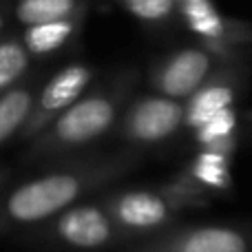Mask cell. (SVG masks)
Listing matches in <instances>:
<instances>
[{
  "label": "cell",
  "instance_id": "cell-18",
  "mask_svg": "<svg viewBox=\"0 0 252 252\" xmlns=\"http://www.w3.org/2000/svg\"><path fill=\"white\" fill-rule=\"evenodd\" d=\"M7 18H9V2L0 0V33H2L4 25H7Z\"/></svg>",
  "mask_w": 252,
  "mask_h": 252
},
{
  "label": "cell",
  "instance_id": "cell-4",
  "mask_svg": "<svg viewBox=\"0 0 252 252\" xmlns=\"http://www.w3.org/2000/svg\"><path fill=\"white\" fill-rule=\"evenodd\" d=\"M93 80V69L87 64H69L60 69L38 93L33 100V109L27 120L22 133L18 135L20 142H31L38 133H42L66 106H71L78 97L84 95L87 87Z\"/></svg>",
  "mask_w": 252,
  "mask_h": 252
},
{
  "label": "cell",
  "instance_id": "cell-5",
  "mask_svg": "<svg viewBox=\"0 0 252 252\" xmlns=\"http://www.w3.org/2000/svg\"><path fill=\"white\" fill-rule=\"evenodd\" d=\"M49 221L51 223L44 228L42 237L75 250L104 248L106 244L113 241L115 232H118V226L109 217L104 206L93 204L69 206Z\"/></svg>",
  "mask_w": 252,
  "mask_h": 252
},
{
  "label": "cell",
  "instance_id": "cell-12",
  "mask_svg": "<svg viewBox=\"0 0 252 252\" xmlns=\"http://www.w3.org/2000/svg\"><path fill=\"white\" fill-rule=\"evenodd\" d=\"M78 27H80V18L31 25V27H25L20 40L31 58H47V56H51V53L60 51L75 35Z\"/></svg>",
  "mask_w": 252,
  "mask_h": 252
},
{
  "label": "cell",
  "instance_id": "cell-14",
  "mask_svg": "<svg viewBox=\"0 0 252 252\" xmlns=\"http://www.w3.org/2000/svg\"><path fill=\"white\" fill-rule=\"evenodd\" d=\"M190 177L204 188H213V190H226L232 184L230 177V157L228 153L221 151H204L195 157L190 166Z\"/></svg>",
  "mask_w": 252,
  "mask_h": 252
},
{
  "label": "cell",
  "instance_id": "cell-1",
  "mask_svg": "<svg viewBox=\"0 0 252 252\" xmlns=\"http://www.w3.org/2000/svg\"><path fill=\"white\" fill-rule=\"evenodd\" d=\"M115 168L109 166H71L40 175L29 182L0 192V237L25 226H38L69 206H73L84 192L106 182Z\"/></svg>",
  "mask_w": 252,
  "mask_h": 252
},
{
  "label": "cell",
  "instance_id": "cell-2",
  "mask_svg": "<svg viewBox=\"0 0 252 252\" xmlns=\"http://www.w3.org/2000/svg\"><path fill=\"white\" fill-rule=\"evenodd\" d=\"M126 91H128L126 84H118L113 89L78 97L42 133H38L31 142H27L29 144L27 157L31 159L56 157L95 142L106 130L113 128Z\"/></svg>",
  "mask_w": 252,
  "mask_h": 252
},
{
  "label": "cell",
  "instance_id": "cell-3",
  "mask_svg": "<svg viewBox=\"0 0 252 252\" xmlns=\"http://www.w3.org/2000/svg\"><path fill=\"white\" fill-rule=\"evenodd\" d=\"M186 195H195V192L188 190L186 186H173L166 192L126 190L106 199L104 210L113 219L115 226L122 228V230L146 232L161 228L173 217L175 208L188 204L190 197Z\"/></svg>",
  "mask_w": 252,
  "mask_h": 252
},
{
  "label": "cell",
  "instance_id": "cell-19",
  "mask_svg": "<svg viewBox=\"0 0 252 252\" xmlns=\"http://www.w3.org/2000/svg\"><path fill=\"white\" fill-rule=\"evenodd\" d=\"M7 182H9V170L0 166V192H2V188L7 186Z\"/></svg>",
  "mask_w": 252,
  "mask_h": 252
},
{
  "label": "cell",
  "instance_id": "cell-16",
  "mask_svg": "<svg viewBox=\"0 0 252 252\" xmlns=\"http://www.w3.org/2000/svg\"><path fill=\"white\" fill-rule=\"evenodd\" d=\"M235 130H237V113L235 109H226L221 113H217L215 118H210L206 124H201L195 130V137L208 151H221L230 155V151L237 144Z\"/></svg>",
  "mask_w": 252,
  "mask_h": 252
},
{
  "label": "cell",
  "instance_id": "cell-17",
  "mask_svg": "<svg viewBox=\"0 0 252 252\" xmlns=\"http://www.w3.org/2000/svg\"><path fill=\"white\" fill-rule=\"evenodd\" d=\"M122 4L130 16L142 22H164L175 7L173 0H122Z\"/></svg>",
  "mask_w": 252,
  "mask_h": 252
},
{
  "label": "cell",
  "instance_id": "cell-20",
  "mask_svg": "<svg viewBox=\"0 0 252 252\" xmlns=\"http://www.w3.org/2000/svg\"><path fill=\"white\" fill-rule=\"evenodd\" d=\"M248 40H252V35H248Z\"/></svg>",
  "mask_w": 252,
  "mask_h": 252
},
{
  "label": "cell",
  "instance_id": "cell-10",
  "mask_svg": "<svg viewBox=\"0 0 252 252\" xmlns=\"http://www.w3.org/2000/svg\"><path fill=\"white\" fill-rule=\"evenodd\" d=\"M235 87L228 80H213L208 84H201L190 95L188 104L184 106V124L197 130L201 124H206L210 118L226 109H232L235 104Z\"/></svg>",
  "mask_w": 252,
  "mask_h": 252
},
{
  "label": "cell",
  "instance_id": "cell-13",
  "mask_svg": "<svg viewBox=\"0 0 252 252\" xmlns=\"http://www.w3.org/2000/svg\"><path fill=\"white\" fill-rule=\"evenodd\" d=\"M84 2L82 0H16L13 16L20 25H42L53 20H71L80 18Z\"/></svg>",
  "mask_w": 252,
  "mask_h": 252
},
{
  "label": "cell",
  "instance_id": "cell-15",
  "mask_svg": "<svg viewBox=\"0 0 252 252\" xmlns=\"http://www.w3.org/2000/svg\"><path fill=\"white\" fill-rule=\"evenodd\" d=\"M31 64V56L18 35L0 38V95L22 82Z\"/></svg>",
  "mask_w": 252,
  "mask_h": 252
},
{
  "label": "cell",
  "instance_id": "cell-9",
  "mask_svg": "<svg viewBox=\"0 0 252 252\" xmlns=\"http://www.w3.org/2000/svg\"><path fill=\"white\" fill-rule=\"evenodd\" d=\"M179 11L186 20L188 29L201 38L213 51H228L230 42L241 40L235 33L237 27L228 22L221 13L217 11L213 0H179Z\"/></svg>",
  "mask_w": 252,
  "mask_h": 252
},
{
  "label": "cell",
  "instance_id": "cell-21",
  "mask_svg": "<svg viewBox=\"0 0 252 252\" xmlns=\"http://www.w3.org/2000/svg\"><path fill=\"white\" fill-rule=\"evenodd\" d=\"M173 2H179V0H173Z\"/></svg>",
  "mask_w": 252,
  "mask_h": 252
},
{
  "label": "cell",
  "instance_id": "cell-7",
  "mask_svg": "<svg viewBox=\"0 0 252 252\" xmlns=\"http://www.w3.org/2000/svg\"><path fill=\"white\" fill-rule=\"evenodd\" d=\"M210 53L206 49H182L161 62L153 75V84L164 97L182 100L190 97L210 75Z\"/></svg>",
  "mask_w": 252,
  "mask_h": 252
},
{
  "label": "cell",
  "instance_id": "cell-11",
  "mask_svg": "<svg viewBox=\"0 0 252 252\" xmlns=\"http://www.w3.org/2000/svg\"><path fill=\"white\" fill-rule=\"evenodd\" d=\"M35 93L33 82L22 80L0 95V146L22 133L33 109Z\"/></svg>",
  "mask_w": 252,
  "mask_h": 252
},
{
  "label": "cell",
  "instance_id": "cell-8",
  "mask_svg": "<svg viewBox=\"0 0 252 252\" xmlns=\"http://www.w3.org/2000/svg\"><path fill=\"white\" fill-rule=\"evenodd\" d=\"M146 252H248V241L235 228L199 226L179 232Z\"/></svg>",
  "mask_w": 252,
  "mask_h": 252
},
{
  "label": "cell",
  "instance_id": "cell-6",
  "mask_svg": "<svg viewBox=\"0 0 252 252\" xmlns=\"http://www.w3.org/2000/svg\"><path fill=\"white\" fill-rule=\"evenodd\" d=\"M184 124V106L164 95L142 97L128 106L122 133L130 144H159L173 137Z\"/></svg>",
  "mask_w": 252,
  "mask_h": 252
}]
</instances>
